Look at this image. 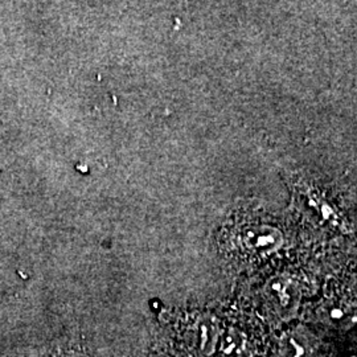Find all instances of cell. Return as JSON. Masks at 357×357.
I'll list each match as a JSON object with an SVG mask.
<instances>
[{
  "label": "cell",
  "instance_id": "cell-2",
  "mask_svg": "<svg viewBox=\"0 0 357 357\" xmlns=\"http://www.w3.org/2000/svg\"><path fill=\"white\" fill-rule=\"evenodd\" d=\"M220 335V328L215 320H204L200 323V348L203 354L212 355L216 351Z\"/></svg>",
  "mask_w": 357,
  "mask_h": 357
},
{
  "label": "cell",
  "instance_id": "cell-1",
  "mask_svg": "<svg viewBox=\"0 0 357 357\" xmlns=\"http://www.w3.org/2000/svg\"><path fill=\"white\" fill-rule=\"evenodd\" d=\"M220 351L224 357H238L243 354L246 339L237 328H228L224 335H220Z\"/></svg>",
  "mask_w": 357,
  "mask_h": 357
}]
</instances>
